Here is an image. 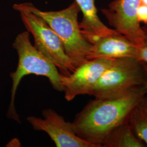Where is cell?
Segmentation results:
<instances>
[{
	"mask_svg": "<svg viewBox=\"0 0 147 147\" xmlns=\"http://www.w3.org/2000/svg\"><path fill=\"white\" fill-rule=\"evenodd\" d=\"M147 95L145 86L119 94L95 98L75 118L76 135L94 147L102 144L111 132L126 121L137 104Z\"/></svg>",
	"mask_w": 147,
	"mask_h": 147,
	"instance_id": "1",
	"label": "cell"
},
{
	"mask_svg": "<svg viewBox=\"0 0 147 147\" xmlns=\"http://www.w3.org/2000/svg\"><path fill=\"white\" fill-rule=\"evenodd\" d=\"M13 7L18 12L28 11L42 18L59 37L65 53L76 68L88 60L92 45L81 32L78 21L81 11L75 1L58 11H41L29 2L14 4Z\"/></svg>",
	"mask_w": 147,
	"mask_h": 147,
	"instance_id": "2",
	"label": "cell"
},
{
	"mask_svg": "<svg viewBox=\"0 0 147 147\" xmlns=\"http://www.w3.org/2000/svg\"><path fill=\"white\" fill-rule=\"evenodd\" d=\"M30 36L27 31L22 32L16 36L13 44V47L18 53L19 61L16 71L10 73L13 84L7 117L18 123H21V121L16 111L15 99L18 87L24 77L31 74L47 77L54 89L64 91L62 75L56 65L32 44Z\"/></svg>",
	"mask_w": 147,
	"mask_h": 147,
	"instance_id": "3",
	"label": "cell"
},
{
	"mask_svg": "<svg viewBox=\"0 0 147 147\" xmlns=\"http://www.w3.org/2000/svg\"><path fill=\"white\" fill-rule=\"evenodd\" d=\"M146 74L142 63L137 58L116 59L91 89L89 95L105 98L119 94L144 86Z\"/></svg>",
	"mask_w": 147,
	"mask_h": 147,
	"instance_id": "4",
	"label": "cell"
},
{
	"mask_svg": "<svg viewBox=\"0 0 147 147\" xmlns=\"http://www.w3.org/2000/svg\"><path fill=\"white\" fill-rule=\"evenodd\" d=\"M27 31L34 38V46L49 59L63 76H67L76 68L65 53L58 35L40 16L28 11H19Z\"/></svg>",
	"mask_w": 147,
	"mask_h": 147,
	"instance_id": "5",
	"label": "cell"
},
{
	"mask_svg": "<svg viewBox=\"0 0 147 147\" xmlns=\"http://www.w3.org/2000/svg\"><path fill=\"white\" fill-rule=\"evenodd\" d=\"M141 0H114L107 8L101 9L109 25L138 47L142 45L143 32L137 19Z\"/></svg>",
	"mask_w": 147,
	"mask_h": 147,
	"instance_id": "6",
	"label": "cell"
},
{
	"mask_svg": "<svg viewBox=\"0 0 147 147\" xmlns=\"http://www.w3.org/2000/svg\"><path fill=\"white\" fill-rule=\"evenodd\" d=\"M43 118L30 116L27 120L32 127L45 132L57 147H94L79 137L73 123L67 122L63 117L51 109L42 111Z\"/></svg>",
	"mask_w": 147,
	"mask_h": 147,
	"instance_id": "7",
	"label": "cell"
},
{
	"mask_svg": "<svg viewBox=\"0 0 147 147\" xmlns=\"http://www.w3.org/2000/svg\"><path fill=\"white\" fill-rule=\"evenodd\" d=\"M115 60L92 59L76 67L70 75L65 76L62 75L65 99L70 101L80 95H89L91 89Z\"/></svg>",
	"mask_w": 147,
	"mask_h": 147,
	"instance_id": "8",
	"label": "cell"
},
{
	"mask_svg": "<svg viewBox=\"0 0 147 147\" xmlns=\"http://www.w3.org/2000/svg\"><path fill=\"white\" fill-rule=\"evenodd\" d=\"M92 45L88 60L95 58H137L138 47L117 31L98 38Z\"/></svg>",
	"mask_w": 147,
	"mask_h": 147,
	"instance_id": "9",
	"label": "cell"
},
{
	"mask_svg": "<svg viewBox=\"0 0 147 147\" xmlns=\"http://www.w3.org/2000/svg\"><path fill=\"white\" fill-rule=\"evenodd\" d=\"M82 13L83 18L80 22L81 31L84 38L91 44L100 37L116 32L114 29L106 26L98 15L96 0H74Z\"/></svg>",
	"mask_w": 147,
	"mask_h": 147,
	"instance_id": "10",
	"label": "cell"
},
{
	"mask_svg": "<svg viewBox=\"0 0 147 147\" xmlns=\"http://www.w3.org/2000/svg\"><path fill=\"white\" fill-rule=\"evenodd\" d=\"M146 147L133 131L127 119L111 132L102 144V147Z\"/></svg>",
	"mask_w": 147,
	"mask_h": 147,
	"instance_id": "11",
	"label": "cell"
},
{
	"mask_svg": "<svg viewBox=\"0 0 147 147\" xmlns=\"http://www.w3.org/2000/svg\"><path fill=\"white\" fill-rule=\"evenodd\" d=\"M127 120L135 135L147 146V95L134 107Z\"/></svg>",
	"mask_w": 147,
	"mask_h": 147,
	"instance_id": "12",
	"label": "cell"
},
{
	"mask_svg": "<svg viewBox=\"0 0 147 147\" xmlns=\"http://www.w3.org/2000/svg\"><path fill=\"white\" fill-rule=\"evenodd\" d=\"M143 32V41L142 45L138 47L137 59L147 64V24L142 26Z\"/></svg>",
	"mask_w": 147,
	"mask_h": 147,
	"instance_id": "13",
	"label": "cell"
},
{
	"mask_svg": "<svg viewBox=\"0 0 147 147\" xmlns=\"http://www.w3.org/2000/svg\"><path fill=\"white\" fill-rule=\"evenodd\" d=\"M137 19L140 23L147 24V6L141 4L137 12Z\"/></svg>",
	"mask_w": 147,
	"mask_h": 147,
	"instance_id": "14",
	"label": "cell"
},
{
	"mask_svg": "<svg viewBox=\"0 0 147 147\" xmlns=\"http://www.w3.org/2000/svg\"><path fill=\"white\" fill-rule=\"evenodd\" d=\"M142 63V64L143 65V67L144 69V71H145V74H146V81H145V84H144V86L147 89V64L144 62H141Z\"/></svg>",
	"mask_w": 147,
	"mask_h": 147,
	"instance_id": "15",
	"label": "cell"
},
{
	"mask_svg": "<svg viewBox=\"0 0 147 147\" xmlns=\"http://www.w3.org/2000/svg\"><path fill=\"white\" fill-rule=\"evenodd\" d=\"M141 4L147 6V0H141Z\"/></svg>",
	"mask_w": 147,
	"mask_h": 147,
	"instance_id": "16",
	"label": "cell"
}]
</instances>
